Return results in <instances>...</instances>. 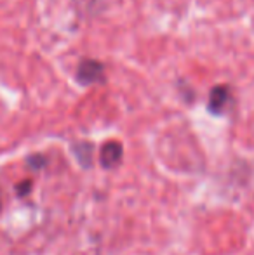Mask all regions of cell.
<instances>
[{"label":"cell","mask_w":254,"mask_h":255,"mask_svg":"<svg viewBox=\"0 0 254 255\" xmlns=\"http://www.w3.org/2000/svg\"><path fill=\"white\" fill-rule=\"evenodd\" d=\"M77 80L84 85L94 84V82L103 80V66L101 63L92 59H85L80 63L77 70Z\"/></svg>","instance_id":"obj_1"},{"label":"cell","mask_w":254,"mask_h":255,"mask_svg":"<svg viewBox=\"0 0 254 255\" xmlns=\"http://www.w3.org/2000/svg\"><path fill=\"white\" fill-rule=\"evenodd\" d=\"M99 160L105 168H113L120 163L122 160V144L117 141H110L103 144L101 153H99Z\"/></svg>","instance_id":"obj_2"},{"label":"cell","mask_w":254,"mask_h":255,"mask_svg":"<svg viewBox=\"0 0 254 255\" xmlns=\"http://www.w3.org/2000/svg\"><path fill=\"white\" fill-rule=\"evenodd\" d=\"M227 101H228V89L227 87L213 89V92H211V99H209L211 111H214V113H221Z\"/></svg>","instance_id":"obj_3"},{"label":"cell","mask_w":254,"mask_h":255,"mask_svg":"<svg viewBox=\"0 0 254 255\" xmlns=\"http://www.w3.org/2000/svg\"><path fill=\"white\" fill-rule=\"evenodd\" d=\"M73 151H75V154H77L78 161H80L84 167H89V165H91V156H92L91 144H87V142H82V144L75 146Z\"/></svg>","instance_id":"obj_4"}]
</instances>
